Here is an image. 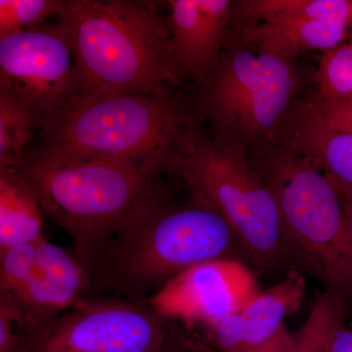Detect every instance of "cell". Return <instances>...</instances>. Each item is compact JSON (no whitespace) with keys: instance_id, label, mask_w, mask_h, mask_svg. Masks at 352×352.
Listing matches in <instances>:
<instances>
[{"instance_id":"obj_1","label":"cell","mask_w":352,"mask_h":352,"mask_svg":"<svg viewBox=\"0 0 352 352\" xmlns=\"http://www.w3.org/2000/svg\"><path fill=\"white\" fill-rule=\"evenodd\" d=\"M214 259L250 261L214 208L195 196L182 204L162 197L129 219L90 268L91 298L145 303L183 271Z\"/></svg>"},{"instance_id":"obj_2","label":"cell","mask_w":352,"mask_h":352,"mask_svg":"<svg viewBox=\"0 0 352 352\" xmlns=\"http://www.w3.org/2000/svg\"><path fill=\"white\" fill-rule=\"evenodd\" d=\"M9 168L68 234L72 251L89 270L129 219L168 195L159 176L136 164L41 145Z\"/></svg>"},{"instance_id":"obj_3","label":"cell","mask_w":352,"mask_h":352,"mask_svg":"<svg viewBox=\"0 0 352 352\" xmlns=\"http://www.w3.org/2000/svg\"><path fill=\"white\" fill-rule=\"evenodd\" d=\"M203 124L185 92L72 97L39 120L41 146L166 175Z\"/></svg>"},{"instance_id":"obj_4","label":"cell","mask_w":352,"mask_h":352,"mask_svg":"<svg viewBox=\"0 0 352 352\" xmlns=\"http://www.w3.org/2000/svg\"><path fill=\"white\" fill-rule=\"evenodd\" d=\"M82 94L164 95L180 85L166 20L156 2L66 0Z\"/></svg>"},{"instance_id":"obj_5","label":"cell","mask_w":352,"mask_h":352,"mask_svg":"<svg viewBox=\"0 0 352 352\" xmlns=\"http://www.w3.org/2000/svg\"><path fill=\"white\" fill-rule=\"evenodd\" d=\"M298 61L245 43L228 30L210 76L188 85L187 100L215 138L240 146L245 155L275 144L287 116L315 85Z\"/></svg>"},{"instance_id":"obj_6","label":"cell","mask_w":352,"mask_h":352,"mask_svg":"<svg viewBox=\"0 0 352 352\" xmlns=\"http://www.w3.org/2000/svg\"><path fill=\"white\" fill-rule=\"evenodd\" d=\"M166 175L182 179L190 195L229 222L252 263L263 270L310 273L285 231L274 196L240 146L215 138L201 127Z\"/></svg>"},{"instance_id":"obj_7","label":"cell","mask_w":352,"mask_h":352,"mask_svg":"<svg viewBox=\"0 0 352 352\" xmlns=\"http://www.w3.org/2000/svg\"><path fill=\"white\" fill-rule=\"evenodd\" d=\"M276 201L310 273L340 303L352 300V228L337 190L307 157L280 143L245 155Z\"/></svg>"},{"instance_id":"obj_8","label":"cell","mask_w":352,"mask_h":352,"mask_svg":"<svg viewBox=\"0 0 352 352\" xmlns=\"http://www.w3.org/2000/svg\"><path fill=\"white\" fill-rule=\"evenodd\" d=\"M175 336L145 303L89 298L25 337L22 346L25 352H160Z\"/></svg>"},{"instance_id":"obj_9","label":"cell","mask_w":352,"mask_h":352,"mask_svg":"<svg viewBox=\"0 0 352 352\" xmlns=\"http://www.w3.org/2000/svg\"><path fill=\"white\" fill-rule=\"evenodd\" d=\"M351 0H235L230 32L259 50L291 61L340 45Z\"/></svg>"},{"instance_id":"obj_10","label":"cell","mask_w":352,"mask_h":352,"mask_svg":"<svg viewBox=\"0 0 352 352\" xmlns=\"http://www.w3.org/2000/svg\"><path fill=\"white\" fill-rule=\"evenodd\" d=\"M0 92L39 120L82 94L68 30L59 19L0 39Z\"/></svg>"},{"instance_id":"obj_11","label":"cell","mask_w":352,"mask_h":352,"mask_svg":"<svg viewBox=\"0 0 352 352\" xmlns=\"http://www.w3.org/2000/svg\"><path fill=\"white\" fill-rule=\"evenodd\" d=\"M252 271L239 259H214L183 271L146 300L166 320L212 327L239 312L258 293Z\"/></svg>"},{"instance_id":"obj_12","label":"cell","mask_w":352,"mask_h":352,"mask_svg":"<svg viewBox=\"0 0 352 352\" xmlns=\"http://www.w3.org/2000/svg\"><path fill=\"white\" fill-rule=\"evenodd\" d=\"M305 291L303 273L291 270L286 279L252 296L237 314L207 328L221 352H296L285 319L300 307Z\"/></svg>"},{"instance_id":"obj_13","label":"cell","mask_w":352,"mask_h":352,"mask_svg":"<svg viewBox=\"0 0 352 352\" xmlns=\"http://www.w3.org/2000/svg\"><path fill=\"white\" fill-rule=\"evenodd\" d=\"M91 273L75 252L46 239L36 243L34 270L12 298L25 337L34 335L78 302L91 298Z\"/></svg>"},{"instance_id":"obj_14","label":"cell","mask_w":352,"mask_h":352,"mask_svg":"<svg viewBox=\"0 0 352 352\" xmlns=\"http://www.w3.org/2000/svg\"><path fill=\"white\" fill-rule=\"evenodd\" d=\"M166 19L180 83L199 85L219 61L230 28V0H168Z\"/></svg>"},{"instance_id":"obj_15","label":"cell","mask_w":352,"mask_h":352,"mask_svg":"<svg viewBox=\"0 0 352 352\" xmlns=\"http://www.w3.org/2000/svg\"><path fill=\"white\" fill-rule=\"evenodd\" d=\"M275 143L307 157L330 180L340 199L352 197V133L325 124L307 95L294 104Z\"/></svg>"},{"instance_id":"obj_16","label":"cell","mask_w":352,"mask_h":352,"mask_svg":"<svg viewBox=\"0 0 352 352\" xmlns=\"http://www.w3.org/2000/svg\"><path fill=\"white\" fill-rule=\"evenodd\" d=\"M43 212L13 168H0V251L44 237Z\"/></svg>"},{"instance_id":"obj_17","label":"cell","mask_w":352,"mask_h":352,"mask_svg":"<svg viewBox=\"0 0 352 352\" xmlns=\"http://www.w3.org/2000/svg\"><path fill=\"white\" fill-rule=\"evenodd\" d=\"M342 305L330 296L317 303L296 352H352V328L342 322Z\"/></svg>"},{"instance_id":"obj_18","label":"cell","mask_w":352,"mask_h":352,"mask_svg":"<svg viewBox=\"0 0 352 352\" xmlns=\"http://www.w3.org/2000/svg\"><path fill=\"white\" fill-rule=\"evenodd\" d=\"M38 129V119L0 92V168H14L24 156Z\"/></svg>"},{"instance_id":"obj_19","label":"cell","mask_w":352,"mask_h":352,"mask_svg":"<svg viewBox=\"0 0 352 352\" xmlns=\"http://www.w3.org/2000/svg\"><path fill=\"white\" fill-rule=\"evenodd\" d=\"M315 72L314 94L318 98L352 100V43L324 53Z\"/></svg>"},{"instance_id":"obj_20","label":"cell","mask_w":352,"mask_h":352,"mask_svg":"<svg viewBox=\"0 0 352 352\" xmlns=\"http://www.w3.org/2000/svg\"><path fill=\"white\" fill-rule=\"evenodd\" d=\"M66 0H0V39L32 31L59 15Z\"/></svg>"},{"instance_id":"obj_21","label":"cell","mask_w":352,"mask_h":352,"mask_svg":"<svg viewBox=\"0 0 352 352\" xmlns=\"http://www.w3.org/2000/svg\"><path fill=\"white\" fill-rule=\"evenodd\" d=\"M36 243L0 251V295H15L27 283L36 265Z\"/></svg>"},{"instance_id":"obj_22","label":"cell","mask_w":352,"mask_h":352,"mask_svg":"<svg viewBox=\"0 0 352 352\" xmlns=\"http://www.w3.org/2000/svg\"><path fill=\"white\" fill-rule=\"evenodd\" d=\"M307 99L315 113L329 126L352 133V100H322L315 95L314 89L307 94Z\"/></svg>"},{"instance_id":"obj_23","label":"cell","mask_w":352,"mask_h":352,"mask_svg":"<svg viewBox=\"0 0 352 352\" xmlns=\"http://www.w3.org/2000/svg\"><path fill=\"white\" fill-rule=\"evenodd\" d=\"M160 352H200L195 346L186 342V340L180 339V338L175 337L166 344Z\"/></svg>"},{"instance_id":"obj_24","label":"cell","mask_w":352,"mask_h":352,"mask_svg":"<svg viewBox=\"0 0 352 352\" xmlns=\"http://www.w3.org/2000/svg\"><path fill=\"white\" fill-rule=\"evenodd\" d=\"M342 205H344V210H346L347 215H349V220H351L352 228V197H347V198L340 199Z\"/></svg>"},{"instance_id":"obj_25","label":"cell","mask_w":352,"mask_h":352,"mask_svg":"<svg viewBox=\"0 0 352 352\" xmlns=\"http://www.w3.org/2000/svg\"><path fill=\"white\" fill-rule=\"evenodd\" d=\"M22 342H23V340H22ZM22 342H21V344H19V346L16 347V349H14L13 351H11L10 352H25L24 349H23Z\"/></svg>"},{"instance_id":"obj_26","label":"cell","mask_w":352,"mask_h":352,"mask_svg":"<svg viewBox=\"0 0 352 352\" xmlns=\"http://www.w3.org/2000/svg\"><path fill=\"white\" fill-rule=\"evenodd\" d=\"M349 28H352V0H351V16H349Z\"/></svg>"}]
</instances>
